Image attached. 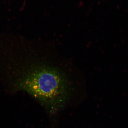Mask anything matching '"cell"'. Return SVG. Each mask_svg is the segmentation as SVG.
I'll return each mask as SVG.
<instances>
[{
    "instance_id": "obj_1",
    "label": "cell",
    "mask_w": 128,
    "mask_h": 128,
    "mask_svg": "<svg viewBox=\"0 0 128 128\" xmlns=\"http://www.w3.org/2000/svg\"><path fill=\"white\" fill-rule=\"evenodd\" d=\"M21 86L51 113L62 109L68 100L67 80L58 70L51 66L34 69L24 79Z\"/></svg>"
}]
</instances>
